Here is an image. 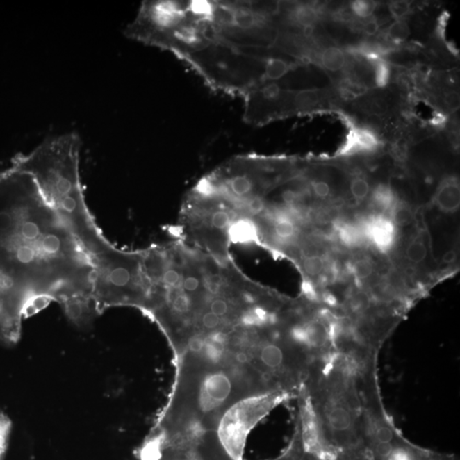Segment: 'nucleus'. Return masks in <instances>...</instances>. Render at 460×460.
<instances>
[{"label": "nucleus", "instance_id": "nucleus-19", "mask_svg": "<svg viewBox=\"0 0 460 460\" xmlns=\"http://www.w3.org/2000/svg\"><path fill=\"white\" fill-rule=\"evenodd\" d=\"M375 64V80L376 85L380 86V88H384L389 82V66L386 63L381 61V60Z\"/></svg>", "mask_w": 460, "mask_h": 460}, {"label": "nucleus", "instance_id": "nucleus-8", "mask_svg": "<svg viewBox=\"0 0 460 460\" xmlns=\"http://www.w3.org/2000/svg\"><path fill=\"white\" fill-rule=\"evenodd\" d=\"M371 201L375 208L380 211V213L389 217L397 206V196L393 190L386 184H380L375 188L372 193Z\"/></svg>", "mask_w": 460, "mask_h": 460}, {"label": "nucleus", "instance_id": "nucleus-33", "mask_svg": "<svg viewBox=\"0 0 460 460\" xmlns=\"http://www.w3.org/2000/svg\"><path fill=\"white\" fill-rule=\"evenodd\" d=\"M379 30V24L375 20H370L363 26V31L368 35H375Z\"/></svg>", "mask_w": 460, "mask_h": 460}, {"label": "nucleus", "instance_id": "nucleus-3", "mask_svg": "<svg viewBox=\"0 0 460 460\" xmlns=\"http://www.w3.org/2000/svg\"><path fill=\"white\" fill-rule=\"evenodd\" d=\"M365 240L371 243L381 254H387L397 240V224L389 216L379 213L365 218L361 222Z\"/></svg>", "mask_w": 460, "mask_h": 460}, {"label": "nucleus", "instance_id": "nucleus-23", "mask_svg": "<svg viewBox=\"0 0 460 460\" xmlns=\"http://www.w3.org/2000/svg\"><path fill=\"white\" fill-rule=\"evenodd\" d=\"M211 222L214 228L217 229H224L229 227L230 224V216L227 212L224 211H218V212L213 214Z\"/></svg>", "mask_w": 460, "mask_h": 460}, {"label": "nucleus", "instance_id": "nucleus-2", "mask_svg": "<svg viewBox=\"0 0 460 460\" xmlns=\"http://www.w3.org/2000/svg\"><path fill=\"white\" fill-rule=\"evenodd\" d=\"M194 376L179 391L165 414L164 428L183 418L186 423L202 425L206 418L220 416L239 397L240 384L232 372L217 365H199Z\"/></svg>", "mask_w": 460, "mask_h": 460}, {"label": "nucleus", "instance_id": "nucleus-24", "mask_svg": "<svg viewBox=\"0 0 460 460\" xmlns=\"http://www.w3.org/2000/svg\"><path fill=\"white\" fill-rule=\"evenodd\" d=\"M190 299L186 294H179L172 301L173 310L177 313H186L190 311Z\"/></svg>", "mask_w": 460, "mask_h": 460}, {"label": "nucleus", "instance_id": "nucleus-9", "mask_svg": "<svg viewBox=\"0 0 460 460\" xmlns=\"http://www.w3.org/2000/svg\"><path fill=\"white\" fill-rule=\"evenodd\" d=\"M429 452L405 440L395 447L387 460H425Z\"/></svg>", "mask_w": 460, "mask_h": 460}, {"label": "nucleus", "instance_id": "nucleus-16", "mask_svg": "<svg viewBox=\"0 0 460 460\" xmlns=\"http://www.w3.org/2000/svg\"><path fill=\"white\" fill-rule=\"evenodd\" d=\"M352 272L358 280L364 281L367 280L373 273L375 267L370 260L367 258H361L356 260L352 267Z\"/></svg>", "mask_w": 460, "mask_h": 460}, {"label": "nucleus", "instance_id": "nucleus-10", "mask_svg": "<svg viewBox=\"0 0 460 460\" xmlns=\"http://www.w3.org/2000/svg\"><path fill=\"white\" fill-rule=\"evenodd\" d=\"M320 63L327 70L337 72L345 66L346 58L341 49L328 47L320 55Z\"/></svg>", "mask_w": 460, "mask_h": 460}, {"label": "nucleus", "instance_id": "nucleus-13", "mask_svg": "<svg viewBox=\"0 0 460 460\" xmlns=\"http://www.w3.org/2000/svg\"><path fill=\"white\" fill-rule=\"evenodd\" d=\"M274 233L281 240H290L295 236L297 228L289 217H281L275 222Z\"/></svg>", "mask_w": 460, "mask_h": 460}, {"label": "nucleus", "instance_id": "nucleus-21", "mask_svg": "<svg viewBox=\"0 0 460 460\" xmlns=\"http://www.w3.org/2000/svg\"><path fill=\"white\" fill-rule=\"evenodd\" d=\"M390 13L392 17L401 21L410 13V3L406 1H393L389 6Z\"/></svg>", "mask_w": 460, "mask_h": 460}, {"label": "nucleus", "instance_id": "nucleus-7", "mask_svg": "<svg viewBox=\"0 0 460 460\" xmlns=\"http://www.w3.org/2000/svg\"><path fill=\"white\" fill-rule=\"evenodd\" d=\"M224 335L213 334L208 338H205L203 349L198 354L203 359L204 363L217 365L221 361L225 353Z\"/></svg>", "mask_w": 460, "mask_h": 460}, {"label": "nucleus", "instance_id": "nucleus-18", "mask_svg": "<svg viewBox=\"0 0 460 460\" xmlns=\"http://www.w3.org/2000/svg\"><path fill=\"white\" fill-rule=\"evenodd\" d=\"M377 3L368 0H358L352 3V8L357 17L361 18L370 17L376 10Z\"/></svg>", "mask_w": 460, "mask_h": 460}, {"label": "nucleus", "instance_id": "nucleus-20", "mask_svg": "<svg viewBox=\"0 0 460 460\" xmlns=\"http://www.w3.org/2000/svg\"><path fill=\"white\" fill-rule=\"evenodd\" d=\"M341 92L343 95L347 98H354L365 92V88L363 85L358 83L347 80L341 85Z\"/></svg>", "mask_w": 460, "mask_h": 460}, {"label": "nucleus", "instance_id": "nucleus-22", "mask_svg": "<svg viewBox=\"0 0 460 460\" xmlns=\"http://www.w3.org/2000/svg\"><path fill=\"white\" fill-rule=\"evenodd\" d=\"M304 270L311 275H318L324 269V262L320 257H309L304 262Z\"/></svg>", "mask_w": 460, "mask_h": 460}, {"label": "nucleus", "instance_id": "nucleus-4", "mask_svg": "<svg viewBox=\"0 0 460 460\" xmlns=\"http://www.w3.org/2000/svg\"><path fill=\"white\" fill-rule=\"evenodd\" d=\"M434 203L445 213L457 212L460 206V188L457 181L452 179L444 180L437 188Z\"/></svg>", "mask_w": 460, "mask_h": 460}, {"label": "nucleus", "instance_id": "nucleus-12", "mask_svg": "<svg viewBox=\"0 0 460 460\" xmlns=\"http://www.w3.org/2000/svg\"><path fill=\"white\" fill-rule=\"evenodd\" d=\"M428 251L423 240L414 239L406 249V258L413 263H420L427 258Z\"/></svg>", "mask_w": 460, "mask_h": 460}, {"label": "nucleus", "instance_id": "nucleus-5", "mask_svg": "<svg viewBox=\"0 0 460 460\" xmlns=\"http://www.w3.org/2000/svg\"><path fill=\"white\" fill-rule=\"evenodd\" d=\"M379 145V139L370 131L356 130L342 149L341 154L349 156L360 152H372L378 148Z\"/></svg>", "mask_w": 460, "mask_h": 460}, {"label": "nucleus", "instance_id": "nucleus-27", "mask_svg": "<svg viewBox=\"0 0 460 460\" xmlns=\"http://www.w3.org/2000/svg\"><path fill=\"white\" fill-rule=\"evenodd\" d=\"M248 209L254 215L261 213L265 209V201L260 196H254L248 202Z\"/></svg>", "mask_w": 460, "mask_h": 460}, {"label": "nucleus", "instance_id": "nucleus-31", "mask_svg": "<svg viewBox=\"0 0 460 460\" xmlns=\"http://www.w3.org/2000/svg\"><path fill=\"white\" fill-rule=\"evenodd\" d=\"M204 343H205V338L202 337L196 336L192 338L190 340V344H188V348H190V354H199L201 353Z\"/></svg>", "mask_w": 460, "mask_h": 460}, {"label": "nucleus", "instance_id": "nucleus-14", "mask_svg": "<svg viewBox=\"0 0 460 460\" xmlns=\"http://www.w3.org/2000/svg\"><path fill=\"white\" fill-rule=\"evenodd\" d=\"M11 422L5 413L0 411V460L5 457L10 439Z\"/></svg>", "mask_w": 460, "mask_h": 460}, {"label": "nucleus", "instance_id": "nucleus-6", "mask_svg": "<svg viewBox=\"0 0 460 460\" xmlns=\"http://www.w3.org/2000/svg\"><path fill=\"white\" fill-rule=\"evenodd\" d=\"M336 231L341 243L347 247H359L367 241L361 222H338Z\"/></svg>", "mask_w": 460, "mask_h": 460}, {"label": "nucleus", "instance_id": "nucleus-35", "mask_svg": "<svg viewBox=\"0 0 460 460\" xmlns=\"http://www.w3.org/2000/svg\"><path fill=\"white\" fill-rule=\"evenodd\" d=\"M186 459L184 460H212L209 459H207L205 457V456H203L202 454H198V452H190V454H186Z\"/></svg>", "mask_w": 460, "mask_h": 460}, {"label": "nucleus", "instance_id": "nucleus-15", "mask_svg": "<svg viewBox=\"0 0 460 460\" xmlns=\"http://www.w3.org/2000/svg\"><path fill=\"white\" fill-rule=\"evenodd\" d=\"M409 28L406 22L397 21L392 24L387 32V38L392 42L402 43L409 36Z\"/></svg>", "mask_w": 460, "mask_h": 460}, {"label": "nucleus", "instance_id": "nucleus-29", "mask_svg": "<svg viewBox=\"0 0 460 460\" xmlns=\"http://www.w3.org/2000/svg\"><path fill=\"white\" fill-rule=\"evenodd\" d=\"M203 326L207 329H214L220 323V316L215 315L212 311L206 313L202 318Z\"/></svg>", "mask_w": 460, "mask_h": 460}, {"label": "nucleus", "instance_id": "nucleus-34", "mask_svg": "<svg viewBox=\"0 0 460 460\" xmlns=\"http://www.w3.org/2000/svg\"><path fill=\"white\" fill-rule=\"evenodd\" d=\"M456 258H457V254H456L454 251H448L444 254L443 261L444 263H448L450 265V263L455 261Z\"/></svg>", "mask_w": 460, "mask_h": 460}, {"label": "nucleus", "instance_id": "nucleus-26", "mask_svg": "<svg viewBox=\"0 0 460 460\" xmlns=\"http://www.w3.org/2000/svg\"><path fill=\"white\" fill-rule=\"evenodd\" d=\"M312 190L314 194L319 198H327L330 194V187L323 181H314L311 183Z\"/></svg>", "mask_w": 460, "mask_h": 460}, {"label": "nucleus", "instance_id": "nucleus-32", "mask_svg": "<svg viewBox=\"0 0 460 460\" xmlns=\"http://www.w3.org/2000/svg\"><path fill=\"white\" fill-rule=\"evenodd\" d=\"M199 281L197 278L190 277L183 281V288L188 292H195L199 288Z\"/></svg>", "mask_w": 460, "mask_h": 460}, {"label": "nucleus", "instance_id": "nucleus-28", "mask_svg": "<svg viewBox=\"0 0 460 460\" xmlns=\"http://www.w3.org/2000/svg\"><path fill=\"white\" fill-rule=\"evenodd\" d=\"M222 284V278L217 274H211L206 278L205 285L209 292L217 293L220 291Z\"/></svg>", "mask_w": 460, "mask_h": 460}, {"label": "nucleus", "instance_id": "nucleus-11", "mask_svg": "<svg viewBox=\"0 0 460 460\" xmlns=\"http://www.w3.org/2000/svg\"><path fill=\"white\" fill-rule=\"evenodd\" d=\"M230 236L236 243H249L254 240L257 236V231L252 222L248 220H240L231 226L230 229Z\"/></svg>", "mask_w": 460, "mask_h": 460}, {"label": "nucleus", "instance_id": "nucleus-1", "mask_svg": "<svg viewBox=\"0 0 460 460\" xmlns=\"http://www.w3.org/2000/svg\"><path fill=\"white\" fill-rule=\"evenodd\" d=\"M81 139L75 133L47 140L28 156L17 158L13 167L35 180L45 202L93 252L107 243L97 232L86 210L79 173Z\"/></svg>", "mask_w": 460, "mask_h": 460}, {"label": "nucleus", "instance_id": "nucleus-30", "mask_svg": "<svg viewBox=\"0 0 460 460\" xmlns=\"http://www.w3.org/2000/svg\"><path fill=\"white\" fill-rule=\"evenodd\" d=\"M229 310L228 304L224 300L217 299L211 305V311L217 316H222L227 314Z\"/></svg>", "mask_w": 460, "mask_h": 460}, {"label": "nucleus", "instance_id": "nucleus-25", "mask_svg": "<svg viewBox=\"0 0 460 460\" xmlns=\"http://www.w3.org/2000/svg\"><path fill=\"white\" fill-rule=\"evenodd\" d=\"M181 281V274L175 270H168L162 275L161 281L167 286H176Z\"/></svg>", "mask_w": 460, "mask_h": 460}, {"label": "nucleus", "instance_id": "nucleus-17", "mask_svg": "<svg viewBox=\"0 0 460 460\" xmlns=\"http://www.w3.org/2000/svg\"><path fill=\"white\" fill-rule=\"evenodd\" d=\"M350 191H352L354 199L356 202H361L368 197L369 192H370V186H369L368 181L363 177H356L350 184Z\"/></svg>", "mask_w": 460, "mask_h": 460}]
</instances>
